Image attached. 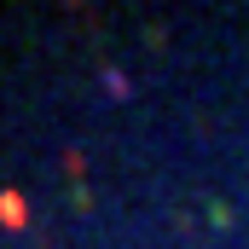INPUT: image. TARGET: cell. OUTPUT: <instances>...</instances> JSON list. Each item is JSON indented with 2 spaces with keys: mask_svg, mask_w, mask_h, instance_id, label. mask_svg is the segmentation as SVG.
Masks as SVG:
<instances>
[{
  "mask_svg": "<svg viewBox=\"0 0 249 249\" xmlns=\"http://www.w3.org/2000/svg\"><path fill=\"white\" fill-rule=\"evenodd\" d=\"M0 220H6V226H23V220H29V209H23L18 191H0Z\"/></svg>",
  "mask_w": 249,
  "mask_h": 249,
  "instance_id": "6da1fadb",
  "label": "cell"
}]
</instances>
